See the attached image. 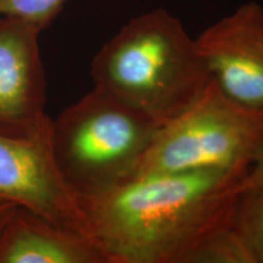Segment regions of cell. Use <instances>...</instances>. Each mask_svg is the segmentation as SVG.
Segmentation results:
<instances>
[{"instance_id":"cell-1","label":"cell","mask_w":263,"mask_h":263,"mask_svg":"<svg viewBox=\"0 0 263 263\" xmlns=\"http://www.w3.org/2000/svg\"><path fill=\"white\" fill-rule=\"evenodd\" d=\"M244 178L217 171L137 174L77 200L106 263L223 262Z\"/></svg>"},{"instance_id":"cell-2","label":"cell","mask_w":263,"mask_h":263,"mask_svg":"<svg viewBox=\"0 0 263 263\" xmlns=\"http://www.w3.org/2000/svg\"><path fill=\"white\" fill-rule=\"evenodd\" d=\"M90 74L94 87L159 126L182 114L211 82L196 38L164 9L123 25L95 54Z\"/></svg>"},{"instance_id":"cell-3","label":"cell","mask_w":263,"mask_h":263,"mask_svg":"<svg viewBox=\"0 0 263 263\" xmlns=\"http://www.w3.org/2000/svg\"><path fill=\"white\" fill-rule=\"evenodd\" d=\"M159 128L94 87L52 120V154L72 194L93 197L133 177Z\"/></svg>"},{"instance_id":"cell-4","label":"cell","mask_w":263,"mask_h":263,"mask_svg":"<svg viewBox=\"0 0 263 263\" xmlns=\"http://www.w3.org/2000/svg\"><path fill=\"white\" fill-rule=\"evenodd\" d=\"M263 145V110L236 103L211 80L182 114L160 126L136 173L217 172L246 177Z\"/></svg>"},{"instance_id":"cell-5","label":"cell","mask_w":263,"mask_h":263,"mask_svg":"<svg viewBox=\"0 0 263 263\" xmlns=\"http://www.w3.org/2000/svg\"><path fill=\"white\" fill-rule=\"evenodd\" d=\"M50 134L51 126L27 139L0 136V203L25 207L88 238L77 197L55 162Z\"/></svg>"},{"instance_id":"cell-6","label":"cell","mask_w":263,"mask_h":263,"mask_svg":"<svg viewBox=\"0 0 263 263\" xmlns=\"http://www.w3.org/2000/svg\"><path fill=\"white\" fill-rule=\"evenodd\" d=\"M42 32L22 18H0V136L27 139L51 126L52 120L45 112Z\"/></svg>"},{"instance_id":"cell-7","label":"cell","mask_w":263,"mask_h":263,"mask_svg":"<svg viewBox=\"0 0 263 263\" xmlns=\"http://www.w3.org/2000/svg\"><path fill=\"white\" fill-rule=\"evenodd\" d=\"M211 80L236 103L263 110V8L249 2L196 37Z\"/></svg>"},{"instance_id":"cell-8","label":"cell","mask_w":263,"mask_h":263,"mask_svg":"<svg viewBox=\"0 0 263 263\" xmlns=\"http://www.w3.org/2000/svg\"><path fill=\"white\" fill-rule=\"evenodd\" d=\"M0 263H106L93 241L17 206L0 230Z\"/></svg>"},{"instance_id":"cell-9","label":"cell","mask_w":263,"mask_h":263,"mask_svg":"<svg viewBox=\"0 0 263 263\" xmlns=\"http://www.w3.org/2000/svg\"><path fill=\"white\" fill-rule=\"evenodd\" d=\"M232 230L242 263H263V186L241 193Z\"/></svg>"},{"instance_id":"cell-10","label":"cell","mask_w":263,"mask_h":263,"mask_svg":"<svg viewBox=\"0 0 263 263\" xmlns=\"http://www.w3.org/2000/svg\"><path fill=\"white\" fill-rule=\"evenodd\" d=\"M68 2L70 0H0V18H22L44 31L60 15Z\"/></svg>"},{"instance_id":"cell-11","label":"cell","mask_w":263,"mask_h":263,"mask_svg":"<svg viewBox=\"0 0 263 263\" xmlns=\"http://www.w3.org/2000/svg\"><path fill=\"white\" fill-rule=\"evenodd\" d=\"M259 186H263V145L259 149L244 180L241 182V193L259 188Z\"/></svg>"},{"instance_id":"cell-12","label":"cell","mask_w":263,"mask_h":263,"mask_svg":"<svg viewBox=\"0 0 263 263\" xmlns=\"http://www.w3.org/2000/svg\"><path fill=\"white\" fill-rule=\"evenodd\" d=\"M16 207L17 206L14 203H0V230L10 218V216L12 215V212L15 211Z\"/></svg>"}]
</instances>
